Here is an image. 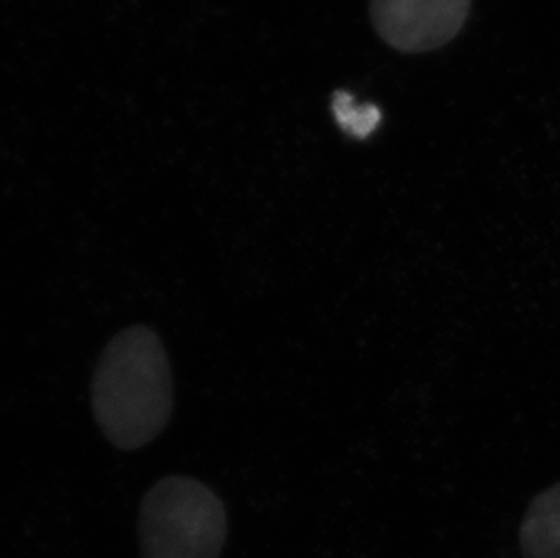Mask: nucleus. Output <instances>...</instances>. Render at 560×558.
Wrapping results in <instances>:
<instances>
[{
	"mask_svg": "<svg viewBox=\"0 0 560 558\" xmlns=\"http://www.w3.org/2000/svg\"><path fill=\"white\" fill-rule=\"evenodd\" d=\"M142 558H218L228 513L217 493L189 477H165L143 496L138 516Z\"/></svg>",
	"mask_w": 560,
	"mask_h": 558,
	"instance_id": "f03ea898",
	"label": "nucleus"
},
{
	"mask_svg": "<svg viewBox=\"0 0 560 558\" xmlns=\"http://www.w3.org/2000/svg\"><path fill=\"white\" fill-rule=\"evenodd\" d=\"M470 5L471 0H371L372 24L392 48L424 54L460 32Z\"/></svg>",
	"mask_w": 560,
	"mask_h": 558,
	"instance_id": "7ed1b4c3",
	"label": "nucleus"
},
{
	"mask_svg": "<svg viewBox=\"0 0 560 558\" xmlns=\"http://www.w3.org/2000/svg\"><path fill=\"white\" fill-rule=\"evenodd\" d=\"M91 403L102 433L120 450L145 446L167 427L173 375L151 328H126L113 337L93 375Z\"/></svg>",
	"mask_w": 560,
	"mask_h": 558,
	"instance_id": "f257e3e1",
	"label": "nucleus"
},
{
	"mask_svg": "<svg viewBox=\"0 0 560 558\" xmlns=\"http://www.w3.org/2000/svg\"><path fill=\"white\" fill-rule=\"evenodd\" d=\"M332 113L338 126L350 137L360 140L371 137L381 124V112L377 107L372 104L360 106L355 104L354 96L345 91H338L334 95Z\"/></svg>",
	"mask_w": 560,
	"mask_h": 558,
	"instance_id": "39448f33",
	"label": "nucleus"
},
{
	"mask_svg": "<svg viewBox=\"0 0 560 558\" xmlns=\"http://www.w3.org/2000/svg\"><path fill=\"white\" fill-rule=\"evenodd\" d=\"M518 538L524 558H560V483L532 501Z\"/></svg>",
	"mask_w": 560,
	"mask_h": 558,
	"instance_id": "20e7f679",
	"label": "nucleus"
}]
</instances>
